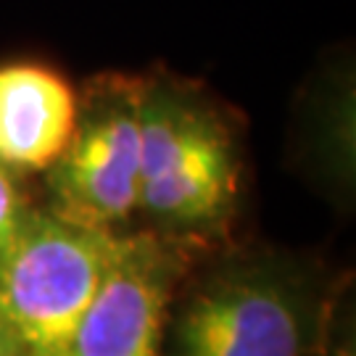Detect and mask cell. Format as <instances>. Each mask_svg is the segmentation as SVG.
<instances>
[{
	"mask_svg": "<svg viewBox=\"0 0 356 356\" xmlns=\"http://www.w3.org/2000/svg\"><path fill=\"white\" fill-rule=\"evenodd\" d=\"M338 288L314 256L216 248L182 275L164 356H327Z\"/></svg>",
	"mask_w": 356,
	"mask_h": 356,
	"instance_id": "obj_1",
	"label": "cell"
},
{
	"mask_svg": "<svg viewBox=\"0 0 356 356\" xmlns=\"http://www.w3.org/2000/svg\"><path fill=\"white\" fill-rule=\"evenodd\" d=\"M243 129V116L206 82L166 66L143 72V229L195 254L229 245L245 175Z\"/></svg>",
	"mask_w": 356,
	"mask_h": 356,
	"instance_id": "obj_2",
	"label": "cell"
},
{
	"mask_svg": "<svg viewBox=\"0 0 356 356\" xmlns=\"http://www.w3.org/2000/svg\"><path fill=\"white\" fill-rule=\"evenodd\" d=\"M116 238L32 206L0 259V317L16 356H69Z\"/></svg>",
	"mask_w": 356,
	"mask_h": 356,
	"instance_id": "obj_3",
	"label": "cell"
},
{
	"mask_svg": "<svg viewBox=\"0 0 356 356\" xmlns=\"http://www.w3.org/2000/svg\"><path fill=\"white\" fill-rule=\"evenodd\" d=\"M42 179V209L127 232L140 201V74L101 72L76 90L74 129Z\"/></svg>",
	"mask_w": 356,
	"mask_h": 356,
	"instance_id": "obj_4",
	"label": "cell"
},
{
	"mask_svg": "<svg viewBox=\"0 0 356 356\" xmlns=\"http://www.w3.org/2000/svg\"><path fill=\"white\" fill-rule=\"evenodd\" d=\"M198 256L151 229L119 232L69 356H164L172 296Z\"/></svg>",
	"mask_w": 356,
	"mask_h": 356,
	"instance_id": "obj_5",
	"label": "cell"
},
{
	"mask_svg": "<svg viewBox=\"0 0 356 356\" xmlns=\"http://www.w3.org/2000/svg\"><path fill=\"white\" fill-rule=\"evenodd\" d=\"M76 90L35 61L0 64V164L13 175L45 172L74 129Z\"/></svg>",
	"mask_w": 356,
	"mask_h": 356,
	"instance_id": "obj_6",
	"label": "cell"
},
{
	"mask_svg": "<svg viewBox=\"0 0 356 356\" xmlns=\"http://www.w3.org/2000/svg\"><path fill=\"white\" fill-rule=\"evenodd\" d=\"M29 211H32V204L26 201L22 191V177L0 164V259L16 241Z\"/></svg>",
	"mask_w": 356,
	"mask_h": 356,
	"instance_id": "obj_7",
	"label": "cell"
},
{
	"mask_svg": "<svg viewBox=\"0 0 356 356\" xmlns=\"http://www.w3.org/2000/svg\"><path fill=\"white\" fill-rule=\"evenodd\" d=\"M0 356H16V348H13L11 332L6 327V322L0 317Z\"/></svg>",
	"mask_w": 356,
	"mask_h": 356,
	"instance_id": "obj_8",
	"label": "cell"
}]
</instances>
